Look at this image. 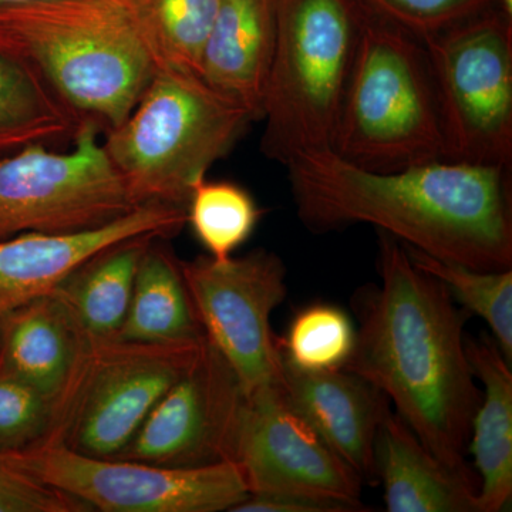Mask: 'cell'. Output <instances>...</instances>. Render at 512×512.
Listing matches in <instances>:
<instances>
[{
	"mask_svg": "<svg viewBox=\"0 0 512 512\" xmlns=\"http://www.w3.org/2000/svg\"><path fill=\"white\" fill-rule=\"evenodd\" d=\"M285 167L313 232L370 224L441 261L512 269L510 167L439 160L375 173L332 150L299 154Z\"/></svg>",
	"mask_w": 512,
	"mask_h": 512,
	"instance_id": "obj_1",
	"label": "cell"
},
{
	"mask_svg": "<svg viewBox=\"0 0 512 512\" xmlns=\"http://www.w3.org/2000/svg\"><path fill=\"white\" fill-rule=\"evenodd\" d=\"M382 284L357 293L359 329L342 367L372 383L441 463L470 471L466 450L481 393L463 330L468 316L439 279L379 231Z\"/></svg>",
	"mask_w": 512,
	"mask_h": 512,
	"instance_id": "obj_2",
	"label": "cell"
},
{
	"mask_svg": "<svg viewBox=\"0 0 512 512\" xmlns=\"http://www.w3.org/2000/svg\"><path fill=\"white\" fill-rule=\"evenodd\" d=\"M0 36L18 47L82 119H127L157 66L137 0H30L0 5Z\"/></svg>",
	"mask_w": 512,
	"mask_h": 512,
	"instance_id": "obj_3",
	"label": "cell"
},
{
	"mask_svg": "<svg viewBox=\"0 0 512 512\" xmlns=\"http://www.w3.org/2000/svg\"><path fill=\"white\" fill-rule=\"evenodd\" d=\"M332 151L375 173L444 160L439 101L423 40L366 8Z\"/></svg>",
	"mask_w": 512,
	"mask_h": 512,
	"instance_id": "obj_4",
	"label": "cell"
},
{
	"mask_svg": "<svg viewBox=\"0 0 512 512\" xmlns=\"http://www.w3.org/2000/svg\"><path fill=\"white\" fill-rule=\"evenodd\" d=\"M252 117L200 74L160 67L104 151L137 205L187 208L194 185L227 156Z\"/></svg>",
	"mask_w": 512,
	"mask_h": 512,
	"instance_id": "obj_5",
	"label": "cell"
},
{
	"mask_svg": "<svg viewBox=\"0 0 512 512\" xmlns=\"http://www.w3.org/2000/svg\"><path fill=\"white\" fill-rule=\"evenodd\" d=\"M275 8L261 153L286 165L299 154L332 150L365 8L359 0H275Z\"/></svg>",
	"mask_w": 512,
	"mask_h": 512,
	"instance_id": "obj_6",
	"label": "cell"
},
{
	"mask_svg": "<svg viewBox=\"0 0 512 512\" xmlns=\"http://www.w3.org/2000/svg\"><path fill=\"white\" fill-rule=\"evenodd\" d=\"M205 342L83 339L66 382L53 396L52 421L40 443L62 444L86 456H116Z\"/></svg>",
	"mask_w": 512,
	"mask_h": 512,
	"instance_id": "obj_7",
	"label": "cell"
},
{
	"mask_svg": "<svg viewBox=\"0 0 512 512\" xmlns=\"http://www.w3.org/2000/svg\"><path fill=\"white\" fill-rule=\"evenodd\" d=\"M439 101L444 160L512 157V18L501 6L424 37Z\"/></svg>",
	"mask_w": 512,
	"mask_h": 512,
	"instance_id": "obj_8",
	"label": "cell"
},
{
	"mask_svg": "<svg viewBox=\"0 0 512 512\" xmlns=\"http://www.w3.org/2000/svg\"><path fill=\"white\" fill-rule=\"evenodd\" d=\"M100 133L96 121L83 119L72 150L35 144L0 157V241L28 232L86 231L138 207Z\"/></svg>",
	"mask_w": 512,
	"mask_h": 512,
	"instance_id": "obj_9",
	"label": "cell"
},
{
	"mask_svg": "<svg viewBox=\"0 0 512 512\" xmlns=\"http://www.w3.org/2000/svg\"><path fill=\"white\" fill-rule=\"evenodd\" d=\"M0 460L20 473L79 498L92 511H231L249 494L234 461L195 468L99 458L57 443H39Z\"/></svg>",
	"mask_w": 512,
	"mask_h": 512,
	"instance_id": "obj_10",
	"label": "cell"
},
{
	"mask_svg": "<svg viewBox=\"0 0 512 512\" xmlns=\"http://www.w3.org/2000/svg\"><path fill=\"white\" fill-rule=\"evenodd\" d=\"M185 285L205 338L237 376L245 397L282 387V353L271 326L284 302L286 269L278 255L254 249L215 261H181Z\"/></svg>",
	"mask_w": 512,
	"mask_h": 512,
	"instance_id": "obj_11",
	"label": "cell"
},
{
	"mask_svg": "<svg viewBox=\"0 0 512 512\" xmlns=\"http://www.w3.org/2000/svg\"><path fill=\"white\" fill-rule=\"evenodd\" d=\"M244 393L234 370L210 342L158 400L116 460L195 468L234 461Z\"/></svg>",
	"mask_w": 512,
	"mask_h": 512,
	"instance_id": "obj_12",
	"label": "cell"
},
{
	"mask_svg": "<svg viewBox=\"0 0 512 512\" xmlns=\"http://www.w3.org/2000/svg\"><path fill=\"white\" fill-rule=\"evenodd\" d=\"M234 463L249 493H295L362 503L363 480L293 412L282 387L245 397Z\"/></svg>",
	"mask_w": 512,
	"mask_h": 512,
	"instance_id": "obj_13",
	"label": "cell"
},
{
	"mask_svg": "<svg viewBox=\"0 0 512 512\" xmlns=\"http://www.w3.org/2000/svg\"><path fill=\"white\" fill-rule=\"evenodd\" d=\"M187 224V208L138 205L123 217L70 234L28 232L0 241V328L22 306L55 291L73 271L111 245L136 237L168 238Z\"/></svg>",
	"mask_w": 512,
	"mask_h": 512,
	"instance_id": "obj_14",
	"label": "cell"
},
{
	"mask_svg": "<svg viewBox=\"0 0 512 512\" xmlns=\"http://www.w3.org/2000/svg\"><path fill=\"white\" fill-rule=\"evenodd\" d=\"M282 393L293 412L353 470L376 476L375 441L390 412L389 399L372 383L346 370L306 372L282 356Z\"/></svg>",
	"mask_w": 512,
	"mask_h": 512,
	"instance_id": "obj_15",
	"label": "cell"
},
{
	"mask_svg": "<svg viewBox=\"0 0 512 512\" xmlns=\"http://www.w3.org/2000/svg\"><path fill=\"white\" fill-rule=\"evenodd\" d=\"M275 40V0H221L198 74L261 121Z\"/></svg>",
	"mask_w": 512,
	"mask_h": 512,
	"instance_id": "obj_16",
	"label": "cell"
},
{
	"mask_svg": "<svg viewBox=\"0 0 512 512\" xmlns=\"http://www.w3.org/2000/svg\"><path fill=\"white\" fill-rule=\"evenodd\" d=\"M375 464L389 512H480L473 474L441 463L392 412L377 430Z\"/></svg>",
	"mask_w": 512,
	"mask_h": 512,
	"instance_id": "obj_17",
	"label": "cell"
},
{
	"mask_svg": "<svg viewBox=\"0 0 512 512\" xmlns=\"http://www.w3.org/2000/svg\"><path fill=\"white\" fill-rule=\"evenodd\" d=\"M471 370L484 386L471 424L480 512H500L512 497V372L494 338H466Z\"/></svg>",
	"mask_w": 512,
	"mask_h": 512,
	"instance_id": "obj_18",
	"label": "cell"
},
{
	"mask_svg": "<svg viewBox=\"0 0 512 512\" xmlns=\"http://www.w3.org/2000/svg\"><path fill=\"white\" fill-rule=\"evenodd\" d=\"M83 336L56 291L13 312L0 328V370L47 396H56Z\"/></svg>",
	"mask_w": 512,
	"mask_h": 512,
	"instance_id": "obj_19",
	"label": "cell"
},
{
	"mask_svg": "<svg viewBox=\"0 0 512 512\" xmlns=\"http://www.w3.org/2000/svg\"><path fill=\"white\" fill-rule=\"evenodd\" d=\"M82 120L35 64L0 36V157L73 138Z\"/></svg>",
	"mask_w": 512,
	"mask_h": 512,
	"instance_id": "obj_20",
	"label": "cell"
},
{
	"mask_svg": "<svg viewBox=\"0 0 512 512\" xmlns=\"http://www.w3.org/2000/svg\"><path fill=\"white\" fill-rule=\"evenodd\" d=\"M151 235L103 249L67 276L55 291L83 339H117L133 296L138 266Z\"/></svg>",
	"mask_w": 512,
	"mask_h": 512,
	"instance_id": "obj_21",
	"label": "cell"
},
{
	"mask_svg": "<svg viewBox=\"0 0 512 512\" xmlns=\"http://www.w3.org/2000/svg\"><path fill=\"white\" fill-rule=\"evenodd\" d=\"M163 239L154 238L141 258L119 340L168 343L205 338L181 261L165 247Z\"/></svg>",
	"mask_w": 512,
	"mask_h": 512,
	"instance_id": "obj_22",
	"label": "cell"
},
{
	"mask_svg": "<svg viewBox=\"0 0 512 512\" xmlns=\"http://www.w3.org/2000/svg\"><path fill=\"white\" fill-rule=\"evenodd\" d=\"M221 0H137L138 19L157 69L198 73Z\"/></svg>",
	"mask_w": 512,
	"mask_h": 512,
	"instance_id": "obj_23",
	"label": "cell"
},
{
	"mask_svg": "<svg viewBox=\"0 0 512 512\" xmlns=\"http://www.w3.org/2000/svg\"><path fill=\"white\" fill-rule=\"evenodd\" d=\"M264 210L245 188L228 181L202 178L187 202V224L215 261L234 256L254 234Z\"/></svg>",
	"mask_w": 512,
	"mask_h": 512,
	"instance_id": "obj_24",
	"label": "cell"
},
{
	"mask_svg": "<svg viewBox=\"0 0 512 512\" xmlns=\"http://www.w3.org/2000/svg\"><path fill=\"white\" fill-rule=\"evenodd\" d=\"M413 264L443 282L454 301L485 320L501 352L512 360V269L480 271L456 262L441 261L406 247Z\"/></svg>",
	"mask_w": 512,
	"mask_h": 512,
	"instance_id": "obj_25",
	"label": "cell"
},
{
	"mask_svg": "<svg viewBox=\"0 0 512 512\" xmlns=\"http://www.w3.org/2000/svg\"><path fill=\"white\" fill-rule=\"evenodd\" d=\"M355 335L342 309L322 303L302 309L278 342L282 356L292 366L306 372H328L342 369L348 362Z\"/></svg>",
	"mask_w": 512,
	"mask_h": 512,
	"instance_id": "obj_26",
	"label": "cell"
},
{
	"mask_svg": "<svg viewBox=\"0 0 512 512\" xmlns=\"http://www.w3.org/2000/svg\"><path fill=\"white\" fill-rule=\"evenodd\" d=\"M52 413L53 397L0 370V453L45 440Z\"/></svg>",
	"mask_w": 512,
	"mask_h": 512,
	"instance_id": "obj_27",
	"label": "cell"
},
{
	"mask_svg": "<svg viewBox=\"0 0 512 512\" xmlns=\"http://www.w3.org/2000/svg\"><path fill=\"white\" fill-rule=\"evenodd\" d=\"M366 9L424 39L494 8L498 0H359Z\"/></svg>",
	"mask_w": 512,
	"mask_h": 512,
	"instance_id": "obj_28",
	"label": "cell"
},
{
	"mask_svg": "<svg viewBox=\"0 0 512 512\" xmlns=\"http://www.w3.org/2000/svg\"><path fill=\"white\" fill-rule=\"evenodd\" d=\"M92 508L59 488L20 473L0 460V512H89Z\"/></svg>",
	"mask_w": 512,
	"mask_h": 512,
	"instance_id": "obj_29",
	"label": "cell"
},
{
	"mask_svg": "<svg viewBox=\"0 0 512 512\" xmlns=\"http://www.w3.org/2000/svg\"><path fill=\"white\" fill-rule=\"evenodd\" d=\"M363 503L295 493H249L231 512H363Z\"/></svg>",
	"mask_w": 512,
	"mask_h": 512,
	"instance_id": "obj_30",
	"label": "cell"
},
{
	"mask_svg": "<svg viewBox=\"0 0 512 512\" xmlns=\"http://www.w3.org/2000/svg\"><path fill=\"white\" fill-rule=\"evenodd\" d=\"M500 2L501 9L504 10L505 15L512 18V0H498Z\"/></svg>",
	"mask_w": 512,
	"mask_h": 512,
	"instance_id": "obj_31",
	"label": "cell"
},
{
	"mask_svg": "<svg viewBox=\"0 0 512 512\" xmlns=\"http://www.w3.org/2000/svg\"><path fill=\"white\" fill-rule=\"evenodd\" d=\"M30 2V0H0V5H12V3Z\"/></svg>",
	"mask_w": 512,
	"mask_h": 512,
	"instance_id": "obj_32",
	"label": "cell"
}]
</instances>
